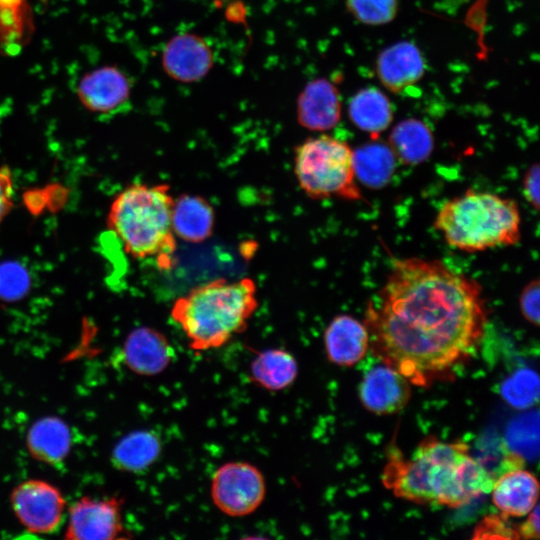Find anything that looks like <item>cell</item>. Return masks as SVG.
I'll use <instances>...</instances> for the list:
<instances>
[{"instance_id": "9c48e42d", "label": "cell", "mask_w": 540, "mask_h": 540, "mask_svg": "<svg viewBox=\"0 0 540 540\" xmlns=\"http://www.w3.org/2000/svg\"><path fill=\"white\" fill-rule=\"evenodd\" d=\"M124 498L82 496L68 508L64 538L68 540H114L126 538L122 522Z\"/></svg>"}, {"instance_id": "f1b7e54d", "label": "cell", "mask_w": 540, "mask_h": 540, "mask_svg": "<svg viewBox=\"0 0 540 540\" xmlns=\"http://www.w3.org/2000/svg\"><path fill=\"white\" fill-rule=\"evenodd\" d=\"M505 518L502 514L486 517L477 527L474 538H519L517 530L509 527Z\"/></svg>"}, {"instance_id": "83f0119b", "label": "cell", "mask_w": 540, "mask_h": 540, "mask_svg": "<svg viewBox=\"0 0 540 540\" xmlns=\"http://www.w3.org/2000/svg\"><path fill=\"white\" fill-rule=\"evenodd\" d=\"M29 277L27 271L15 262L0 265V298L6 301L20 299L27 291Z\"/></svg>"}, {"instance_id": "7c38bea8", "label": "cell", "mask_w": 540, "mask_h": 540, "mask_svg": "<svg viewBox=\"0 0 540 540\" xmlns=\"http://www.w3.org/2000/svg\"><path fill=\"white\" fill-rule=\"evenodd\" d=\"M122 356L126 366L134 373L154 376L169 366L174 357V349L160 331L141 326L127 335Z\"/></svg>"}, {"instance_id": "7a4b0ae2", "label": "cell", "mask_w": 540, "mask_h": 540, "mask_svg": "<svg viewBox=\"0 0 540 540\" xmlns=\"http://www.w3.org/2000/svg\"><path fill=\"white\" fill-rule=\"evenodd\" d=\"M496 478L471 456L462 441L444 442L427 437L408 459L396 454L382 481L393 494L418 504L458 508L491 492Z\"/></svg>"}, {"instance_id": "d6986e66", "label": "cell", "mask_w": 540, "mask_h": 540, "mask_svg": "<svg viewBox=\"0 0 540 540\" xmlns=\"http://www.w3.org/2000/svg\"><path fill=\"white\" fill-rule=\"evenodd\" d=\"M214 224L213 207L204 197L183 194L174 199L172 228L175 236L185 242L202 243L213 234Z\"/></svg>"}, {"instance_id": "d6a6232c", "label": "cell", "mask_w": 540, "mask_h": 540, "mask_svg": "<svg viewBox=\"0 0 540 540\" xmlns=\"http://www.w3.org/2000/svg\"><path fill=\"white\" fill-rule=\"evenodd\" d=\"M526 521L517 529L519 538L538 539L539 538V506L536 504L528 513Z\"/></svg>"}, {"instance_id": "8992f818", "label": "cell", "mask_w": 540, "mask_h": 540, "mask_svg": "<svg viewBox=\"0 0 540 540\" xmlns=\"http://www.w3.org/2000/svg\"><path fill=\"white\" fill-rule=\"evenodd\" d=\"M294 173L301 190L311 199H361L356 185L353 150L329 135L308 138L295 149Z\"/></svg>"}, {"instance_id": "52a82bcc", "label": "cell", "mask_w": 540, "mask_h": 540, "mask_svg": "<svg viewBox=\"0 0 540 540\" xmlns=\"http://www.w3.org/2000/svg\"><path fill=\"white\" fill-rule=\"evenodd\" d=\"M210 492L213 503L222 513L242 517L253 513L262 504L266 485L256 466L232 461L214 472Z\"/></svg>"}, {"instance_id": "5b68a950", "label": "cell", "mask_w": 540, "mask_h": 540, "mask_svg": "<svg viewBox=\"0 0 540 540\" xmlns=\"http://www.w3.org/2000/svg\"><path fill=\"white\" fill-rule=\"evenodd\" d=\"M520 226L514 200L474 190L446 201L434 220L446 243L465 252L516 245L521 238Z\"/></svg>"}, {"instance_id": "484cf974", "label": "cell", "mask_w": 540, "mask_h": 540, "mask_svg": "<svg viewBox=\"0 0 540 540\" xmlns=\"http://www.w3.org/2000/svg\"><path fill=\"white\" fill-rule=\"evenodd\" d=\"M538 413L522 415L511 422L507 430V440L515 453L532 457L538 452Z\"/></svg>"}, {"instance_id": "ac0fdd59", "label": "cell", "mask_w": 540, "mask_h": 540, "mask_svg": "<svg viewBox=\"0 0 540 540\" xmlns=\"http://www.w3.org/2000/svg\"><path fill=\"white\" fill-rule=\"evenodd\" d=\"M26 446L35 460L52 466L60 465L71 450V430L59 417L39 418L27 431Z\"/></svg>"}, {"instance_id": "d4e9b609", "label": "cell", "mask_w": 540, "mask_h": 540, "mask_svg": "<svg viewBox=\"0 0 540 540\" xmlns=\"http://www.w3.org/2000/svg\"><path fill=\"white\" fill-rule=\"evenodd\" d=\"M500 393L502 398L515 409H527L539 398L538 375L529 368L519 369L503 381Z\"/></svg>"}, {"instance_id": "44dd1931", "label": "cell", "mask_w": 540, "mask_h": 540, "mask_svg": "<svg viewBox=\"0 0 540 540\" xmlns=\"http://www.w3.org/2000/svg\"><path fill=\"white\" fill-rule=\"evenodd\" d=\"M250 378L259 387L280 391L289 387L298 374L294 356L280 348L261 351L250 364Z\"/></svg>"}, {"instance_id": "4dcf8cb0", "label": "cell", "mask_w": 540, "mask_h": 540, "mask_svg": "<svg viewBox=\"0 0 540 540\" xmlns=\"http://www.w3.org/2000/svg\"><path fill=\"white\" fill-rule=\"evenodd\" d=\"M14 184L7 166L0 167V224L13 206Z\"/></svg>"}, {"instance_id": "ba28073f", "label": "cell", "mask_w": 540, "mask_h": 540, "mask_svg": "<svg viewBox=\"0 0 540 540\" xmlns=\"http://www.w3.org/2000/svg\"><path fill=\"white\" fill-rule=\"evenodd\" d=\"M11 508L20 524L33 534H51L63 522L66 500L61 490L42 479H28L10 493Z\"/></svg>"}, {"instance_id": "4316f807", "label": "cell", "mask_w": 540, "mask_h": 540, "mask_svg": "<svg viewBox=\"0 0 540 540\" xmlns=\"http://www.w3.org/2000/svg\"><path fill=\"white\" fill-rule=\"evenodd\" d=\"M346 4L358 21L368 25H382L394 19L398 0H347Z\"/></svg>"}, {"instance_id": "2e32d148", "label": "cell", "mask_w": 540, "mask_h": 540, "mask_svg": "<svg viewBox=\"0 0 540 540\" xmlns=\"http://www.w3.org/2000/svg\"><path fill=\"white\" fill-rule=\"evenodd\" d=\"M377 73L387 89L399 93L420 80L424 74V61L413 43L398 42L381 52Z\"/></svg>"}, {"instance_id": "cb8c5ba5", "label": "cell", "mask_w": 540, "mask_h": 540, "mask_svg": "<svg viewBox=\"0 0 540 540\" xmlns=\"http://www.w3.org/2000/svg\"><path fill=\"white\" fill-rule=\"evenodd\" d=\"M356 177L372 188L384 186L390 179L395 156L389 146L371 143L353 151Z\"/></svg>"}, {"instance_id": "8fae6325", "label": "cell", "mask_w": 540, "mask_h": 540, "mask_svg": "<svg viewBox=\"0 0 540 540\" xmlns=\"http://www.w3.org/2000/svg\"><path fill=\"white\" fill-rule=\"evenodd\" d=\"M213 53L200 36L184 33L166 44L162 63L165 72L174 80L191 83L202 79L213 66Z\"/></svg>"}, {"instance_id": "e0dca14e", "label": "cell", "mask_w": 540, "mask_h": 540, "mask_svg": "<svg viewBox=\"0 0 540 540\" xmlns=\"http://www.w3.org/2000/svg\"><path fill=\"white\" fill-rule=\"evenodd\" d=\"M492 501L505 517H523L537 504L539 485L529 471L514 468L496 478Z\"/></svg>"}, {"instance_id": "7402d4cb", "label": "cell", "mask_w": 540, "mask_h": 540, "mask_svg": "<svg viewBox=\"0 0 540 540\" xmlns=\"http://www.w3.org/2000/svg\"><path fill=\"white\" fill-rule=\"evenodd\" d=\"M389 147L395 158L406 165L425 161L433 149L430 129L422 121L406 119L396 125L389 137Z\"/></svg>"}, {"instance_id": "1f68e13d", "label": "cell", "mask_w": 540, "mask_h": 540, "mask_svg": "<svg viewBox=\"0 0 540 540\" xmlns=\"http://www.w3.org/2000/svg\"><path fill=\"white\" fill-rule=\"evenodd\" d=\"M539 164L531 165L523 178V194L527 202L539 209Z\"/></svg>"}, {"instance_id": "4fadbf2b", "label": "cell", "mask_w": 540, "mask_h": 540, "mask_svg": "<svg viewBox=\"0 0 540 540\" xmlns=\"http://www.w3.org/2000/svg\"><path fill=\"white\" fill-rule=\"evenodd\" d=\"M341 118V102L338 90L327 79L309 82L297 100V120L311 131H327L335 127Z\"/></svg>"}, {"instance_id": "ffe728a7", "label": "cell", "mask_w": 540, "mask_h": 540, "mask_svg": "<svg viewBox=\"0 0 540 540\" xmlns=\"http://www.w3.org/2000/svg\"><path fill=\"white\" fill-rule=\"evenodd\" d=\"M161 451L162 442L156 432L135 430L117 442L111 453V462L120 471L141 473L155 463Z\"/></svg>"}, {"instance_id": "6da1fadb", "label": "cell", "mask_w": 540, "mask_h": 540, "mask_svg": "<svg viewBox=\"0 0 540 540\" xmlns=\"http://www.w3.org/2000/svg\"><path fill=\"white\" fill-rule=\"evenodd\" d=\"M486 311L475 280L440 260L410 257L394 261L366 327L384 364L426 386L476 346Z\"/></svg>"}, {"instance_id": "5bb4252c", "label": "cell", "mask_w": 540, "mask_h": 540, "mask_svg": "<svg viewBox=\"0 0 540 540\" xmlns=\"http://www.w3.org/2000/svg\"><path fill=\"white\" fill-rule=\"evenodd\" d=\"M77 94L82 104L93 112L110 113L128 100L130 84L117 68L102 67L85 75Z\"/></svg>"}, {"instance_id": "30bf717a", "label": "cell", "mask_w": 540, "mask_h": 540, "mask_svg": "<svg viewBox=\"0 0 540 540\" xmlns=\"http://www.w3.org/2000/svg\"><path fill=\"white\" fill-rule=\"evenodd\" d=\"M364 407L378 415L402 410L411 397L410 382L387 364L373 367L364 375L359 386Z\"/></svg>"}, {"instance_id": "f546056e", "label": "cell", "mask_w": 540, "mask_h": 540, "mask_svg": "<svg viewBox=\"0 0 540 540\" xmlns=\"http://www.w3.org/2000/svg\"><path fill=\"white\" fill-rule=\"evenodd\" d=\"M539 280L527 284L520 296V309L526 320L534 325L539 324Z\"/></svg>"}, {"instance_id": "3957f363", "label": "cell", "mask_w": 540, "mask_h": 540, "mask_svg": "<svg viewBox=\"0 0 540 540\" xmlns=\"http://www.w3.org/2000/svg\"><path fill=\"white\" fill-rule=\"evenodd\" d=\"M258 307L257 286L249 277L230 281L218 278L179 297L171 318L195 352L219 348L245 331Z\"/></svg>"}, {"instance_id": "277c9868", "label": "cell", "mask_w": 540, "mask_h": 540, "mask_svg": "<svg viewBox=\"0 0 540 540\" xmlns=\"http://www.w3.org/2000/svg\"><path fill=\"white\" fill-rule=\"evenodd\" d=\"M174 198L167 184H133L112 201L108 224L130 256L154 259L170 269L177 248L172 228Z\"/></svg>"}, {"instance_id": "9a60e30c", "label": "cell", "mask_w": 540, "mask_h": 540, "mask_svg": "<svg viewBox=\"0 0 540 540\" xmlns=\"http://www.w3.org/2000/svg\"><path fill=\"white\" fill-rule=\"evenodd\" d=\"M324 346L330 362L352 366L365 356L369 348L368 329L350 315H337L324 331Z\"/></svg>"}, {"instance_id": "603a6c76", "label": "cell", "mask_w": 540, "mask_h": 540, "mask_svg": "<svg viewBox=\"0 0 540 540\" xmlns=\"http://www.w3.org/2000/svg\"><path fill=\"white\" fill-rule=\"evenodd\" d=\"M348 111L352 122L374 137L387 129L393 117L388 98L373 87L355 94L349 102Z\"/></svg>"}]
</instances>
